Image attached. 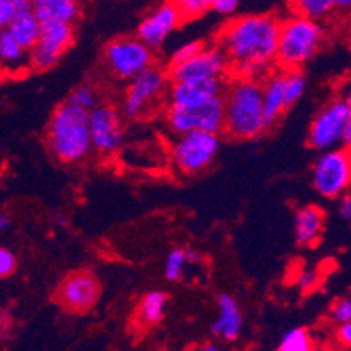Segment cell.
Listing matches in <instances>:
<instances>
[{
	"instance_id": "obj_1",
	"label": "cell",
	"mask_w": 351,
	"mask_h": 351,
	"mask_svg": "<svg viewBox=\"0 0 351 351\" xmlns=\"http://www.w3.org/2000/svg\"><path fill=\"white\" fill-rule=\"evenodd\" d=\"M282 21L274 14L239 16L222 27L217 44L231 62L232 75L264 81L274 70Z\"/></svg>"
},
{
	"instance_id": "obj_2",
	"label": "cell",
	"mask_w": 351,
	"mask_h": 351,
	"mask_svg": "<svg viewBox=\"0 0 351 351\" xmlns=\"http://www.w3.org/2000/svg\"><path fill=\"white\" fill-rule=\"evenodd\" d=\"M224 132L231 138L252 140L269 130L264 114L263 81L241 75L229 77L224 91Z\"/></svg>"
},
{
	"instance_id": "obj_3",
	"label": "cell",
	"mask_w": 351,
	"mask_h": 351,
	"mask_svg": "<svg viewBox=\"0 0 351 351\" xmlns=\"http://www.w3.org/2000/svg\"><path fill=\"white\" fill-rule=\"evenodd\" d=\"M46 140L49 152L60 162L73 165L84 161L89 152L93 151L89 110L70 100L63 101L51 116Z\"/></svg>"
},
{
	"instance_id": "obj_4",
	"label": "cell",
	"mask_w": 351,
	"mask_h": 351,
	"mask_svg": "<svg viewBox=\"0 0 351 351\" xmlns=\"http://www.w3.org/2000/svg\"><path fill=\"white\" fill-rule=\"evenodd\" d=\"M325 30L318 20L293 14L282 21L276 65L285 70H301L320 51Z\"/></svg>"
},
{
	"instance_id": "obj_5",
	"label": "cell",
	"mask_w": 351,
	"mask_h": 351,
	"mask_svg": "<svg viewBox=\"0 0 351 351\" xmlns=\"http://www.w3.org/2000/svg\"><path fill=\"white\" fill-rule=\"evenodd\" d=\"M166 123L177 135L189 132H224L226 107L224 95L194 101V104H170L166 110Z\"/></svg>"
},
{
	"instance_id": "obj_6",
	"label": "cell",
	"mask_w": 351,
	"mask_h": 351,
	"mask_svg": "<svg viewBox=\"0 0 351 351\" xmlns=\"http://www.w3.org/2000/svg\"><path fill=\"white\" fill-rule=\"evenodd\" d=\"M313 189L322 197L339 199L351 189V149L336 147L322 152L311 171Z\"/></svg>"
},
{
	"instance_id": "obj_7",
	"label": "cell",
	"mask_w": 351,
	"mask_h": 351,
	"mask_svg": "<svg viewBox=\"0 0 351 351\" xmlns=\"http://www.w3.org/2000/svg\"><path fill=\"white\" fill-rule=\"evenodd\" d=\"M220 149L219 133L189 132L178 135V140L171 147V162L180 173L197 175L205 171Z\"/></svg>"
},
{
	"instance_id": "obj_8",
	"label": "cell",
	"mask_w": 351,
	"mask_h": 351,
	"mask_svg": "<svg viewBox=\"0 0 351 351\" xmlns=\"http://www.w3.org/2000/svg\"><path fill=\"white\" fill-rule=\"evenodd\" d=\"M105 62L116 77L132 81L154 63V49L138 37H119L105 46Z\"/></svg>"
},
{
	"instance_id": "obj_9",
	"label": "cell",
	"mask_w": 351,
	"mask_h": 351,
	"mask_svg": "<svg viewBox=\"0 0 351 351\" xmlns=\"http://www.w3.org/2000/svg\"><path fill=\"white\" fill-rule=\"evenodd\" d=\"M348 126V104L343 97L328 101L315 116L308 132V145L315 151H330L343 145Z\"/></svg>"
},
{
	"instance_id": "obj_10",
	"label": "cell",
	"mask_w": 351,
	"mask_h": 351,
	"mask_svg": "<svg viewBox=\"0 0 351 351\" xmlns=\"http://www.w3.org/2000/svg\"><path fill=\"white\" fill-rule=\"evenodd\" d=\"M168 73L152 65L130 81L124 93L123 114L128 119H138L151 110L152 105L162 97Z\"/></svg>"
},
{
	"instance_id": "obj_11",
	"label": "cell",
	"mask_w": 351,
	"mask_h": 351,
	"mask_svg": "<svg viewBox=\"0 0 351 351\" xmlns=\"http://www.w3.org/2000/svg\"><path fill=\"white\" fill-rule=\"evenodd\" d=\"M229 73H231V62L219 44L206 46L189 62L168 66V77L171 82L197 81V79H228Z\"/></svg>"
},
{
	"instance_id": "obj_12",
	"label": "cell",
	"mask_w": 351,
	"mask_h": 351,
	"mask_svg": "<svg viewBox=\"0 0 351 351\" xmlns=\"http://www.w3.org/2000/svg\"><path fill=\"white\" fill-rule=\"evenodd\" d=\"M101 287L98 278L89 271H75L69 274L56 292V301L70 313H88L97 306Z\"/></svg>"
},
{
	"instance_id": "obj_13",
	"label": "cell",
	"mask_w": 351,
	"mask_h": 351,
	"mask_svg": "<svg viewBox=\"0 0 351 351\" xmlns=\"http://www.w3.org/2000/svg\"><path fill=\"white\" fill-rule=\"evenodd\" d=\"M89 130L93 149L98 154L110 156L123 145V124L119 112L112 105L100 104L89 112Z\"/></svg>"
},
{
	"instance_id": "obj_14",
	"label": "cell",
	"mask_w": 351,
	"mask_h": 351,
	"mask_svg": "<svg viewBox=\"0 0 351 351\" xmlns=\"http://www.w3.org/2000/svg\"><path fill=\"white\" fill-rule=\"evenodd\" d=\"M182 21L184 20H182L178 9L170 0H166L140 21L138 28H136V37L156 51L180 27Z\"/></svg>"
},
{
	"instance_id": "obj_15",
	"label": "cell",
	"mask_w": 351,
	"mask_h": 351,
	"mask_svg": "<svg viewBox=\"0 0 351 351\" xmlns=\"http://www.w3.org/2000/svg\"><path fill=\"white\" fill-rule=\"evenodd\" d=\"M228 79H197V81L173 82L170 89V104H194V101L224 95Z\"/></svg>"
},
{
	"instance_id": "obj_16",
	"label": "cell",
	"mask_w": 351,
	"mask_h": 351,
	"mask_svg": "<svg viewBox=\"0 0 351 351\" xmlns=\"http://www.w3.org/2000/svg\"><path fill=\"white\" fill-rule=\"evenodd\" d=\"M217 306H219V315L212 324V334L226 343H232L239 337L243 325L238 301L229 293H222L217 299Z\"/></svg>"
},
{
	"instance_id": "obj_17",
	"label": "cell",
	"mask_w": 351,
	"mask_h": 351,
	"mask_svg": "<svg viewBox=\"0 0 351 351\" xmlns=\"http://www.w3.org/2000/svg\"><path fill=\"white\" fill-rule=\"evenodd\" d=\"M285 81L287 70L280 69V66L278 69H274L263 81L264 114H266L267 128L273 126V124L287 112Z\"/></svg>"
},
{
	"instance_id": "obj_18",
	"label": "cell",
	"mask_w": 351,
	"mask_h": 351,
	"mask_svg": "<svg viewBox=\"0 0 351 351\" xmlns=\"http://www.w3.org/2000/svg\"><path fill=\"white\" fill-rule=\"evenodd\" d=\"M73 43V27L72 23L65 21H54L47 20L43 21V30H40L39 43L35 47L46 51L51 56L62 58V54L72 46Z\"/></svg>"
},
{
	"instance_id": "obj_19",
	"label": "cell",
	"mask_w": 351,
	"mask_h": 351,
	"mask_svg": "<svg viewBox=\"0 0 351 351\" xmlns=\"http://www.w3.org/2000/svg\"><path fill=\"white\" fill-rule=\"evenodd\" d=\"M325 224V215L322 208L315 205H306L295 213V239L301 247H309L322 236Z\"/></svg>"
},
{
	"instance_id": "obj_20",
	"label": "cell",
	"mask_w": 351,
	"mask_h": 351,
	"mask_svg": "<svg viewBox=\"0 0 351 351\" xmlns=\"http://www.w3.org/2000/svg\"><path fill=\"white\" fill-rule=\"evenodd\" d=\"M5 30L14 37L25 49L30 51L35 47V44L39 43L40 30H43V21L39 20V16L35 14V11L25 12L23 16L16 18Z\"/></svg>"
},
{
	"instance_id": "obj_21",
	"label": "cell",
	"mask_w": 351,
	"mask_h": 351,
	"mask_svg": "<svg viewBox=\"0 0 351 351\" xmlns=\"http://www.w3.org/2000/svg\"><path fill=\"white\" fill-rule=\"evenodd\" d=\"M34 11L40 21L54 20L73 23L81 14V5L79 0H46L43 4L35 5Z\"/></svg>"
},
{
	"instance_id": "obj_22",
	"label": "cell",
	"mask_w": 351,
	"mask_h": 351,
	"mask_svg": "<svg viewBox=\"0 0 351 351\" xmlns=\"http://www.w3.org/2000/svg\"><path fill=\"white\" fill-rule=\"evenodd\" d=\"M166 304H168V295L165 292L161 290L147 292L136 309V318H138L140 325H145V327L158 325L165 318Z\"/></svg>"
},
{
	"instance_id": "obj_23",
	"label": "cell",
	"mask_w": 351,
	"mask_h": 351,
	"mask_svg": "<svg viewBox=\"0 0 351 351\" xmlns=\"http://www.w3.org/2000/svg\"><path fill=\"white\" fill-rule=\"evenodd\" d=\"M0 58L2 65L8 66L11 72L23 69L25 65L30 66V51L25 49L5 28H2L0 34Z\"/></svg>"
},
{
	"instance_id": "obj_24",
	"label": "cell",
	"mask_w": 351,
	"mask_h": 351,
	"mask_svg": "<svg viewBox=\"0 0 351 351\" xmlns=\"http://www.w3.org/2000/svg\"><path fill=\"white\" fill-rule=\"evenodd\" d=\"M293 14L311 18V20H325L332 12L337 11L336 0H289Z\"/></svg>"
},
{
	"instance_id": "obj_25",
	"label": "cell",
	"mask_w": 351,
	"mask_h": 351,
	"mask_svg": "<svg viewBox=\"0 0 351 351\" xmlns=\"http://www.w3.org/2000/svg\"><path fill=\"white\" fill-rule=\"evenodd\" d=\"M306 91V77L301 70H287L285 81V105L287 110L292 108L302 98Z\"/></svg>"
},
{
	"instance_id": "obj_26",
	"label": "cell",
	"mask_w": 351,
	"mask_h": 351,
	"mask_svg": "<svg viewBox=\"0 0 351 351\" xmlns=\"http://www.w3.org/2000/svg\"><path fill=\"white\" fill-rule=\"evenodd\" d=\"M313 348V339L306 328L298 327L289 330L280 341V351H309Z\"/></svg>"
},
{
	"instance_id": "obj_27",
	"label": "cell",
	"mask_w": 351,
	"mask_h": 351,
	"mask_svg": "<svg viewBox=\"0 0 351 351\" xmlns=\"http://www.w3.org/2000/svg\"><path fill=\"white\" fill-rule=\"evenodd\" d=\"M30 11H34L30 0H0V25L2 28L9 27L16 18Z\"/></svg>"
},
{
	"instance_id": "obj_28",
	"label": "cell",
	"mask_w": 351,
	"mask_h": 351,
	"mask_svg": "<svg viewBox=\"0 0 351 351\" xmlns=\"http://www.w3.org/2000/svg\"><path fill=\"white\" fill-rule=\"evenodd\" d=\"M170 2L178 9L184 21L197 20L199 16L212 11L213 5V0H170Z\"/></svg>"
},
{
	"instance_id": "obj_29",
	"label": "cell",
	"mask_w": 351,
	"mask_h": 351,
	"mask_svg": "<svg viewBox=\"0 0 351 351\" xmlns=\"http://www.w3.org/2000/svg\"><path fill=\"white\" fill-rule=\"evenodd\" d=\"M187 264L186 248H173L170 254L166 255L165 261V278L168 282H178L184 274Z\"/></svg>"
},
{
	"instance_id": "obj_30",
	"label": "cell",
	"mask_w": 351,
	"mask_h": 351,
	"mask_svg": "<svg viewBox=\"0 0 351 351\" xmlns=\"http://www.w3.org/2000/svg\"><path fill=\"white\" fill-rule=\"evenodd\" d=\"M69 100L72 101V104L79 105V107L86 108V110H89V112H91L95 107L100 105V98H98L97 89H93L88 84L79 86V88L73 89L72 93H70Z\"/></svg>"
},
{
	"instance_id": "obj_31",
	"label": "cell",
	"mask_w": 351,
	"mask_h": 351,
	"mask_svg": "<svg viewBox=\"0 0 351 351\" xmlns=\"http://www.w3.org/2000/svg\"><path fill=\"white\" fill-rule=\"evenodd\" d=\"M206 44L203 40H189V43L182 44L180 47L173 51V54L170 56V63L168 66H175V65H180L184 62H189L191 58H194L197 53L205 49Z\"/></svg>"
},
{
	"instance_id": "obj_32",
	"label": "cell",
	"mask_w": 351,
	"mask_h": 351,
	"mask_svg": "<svg viewBox=\"0 0 351 351\" xmlns=\"http://www.w3.org/2000/svg\"><path fill=\"white\" fill-rule=\"evenodd\" d=\"M330 318L336 322L337 325L351 322V298L337 299V301L330 306Z\"/></svg>"
},
{
	"instance_id": "obj_33",
	"label": "cell",
	"mask_w": 351,
	"mask_h": 351,
	"mask_svg": "<svg viewBox=\"0 0 351 351\" xmlns=\"http://www.w3.org/2000/svg\"><path fill=\"white\" fill-rule=\"evenodd\" d=\"M318 271L313 269V267H302L298 273V278H295V285H298L299 290L302 292H308V290H313L318 285Z\"/></svg>"
},
{
	"instance_id": "obj_34",
	"label": "cell",
	"mask_w": 351,
	"mask_h": 351,
	"mask_svg": "<svg viewBox=\"0 0 351 351\" xmlns=\"http://www.w3.org/2000/svg\"><path fill=\"white\" fill-rule=\"evenodd\" d=\"M16 269V255L9 248H0V276L8 278Z\"/></svg>"
},
{
	"instance_id": "obj_35",
	"label": "cell",
	"mask_w": 351,
	"mask_h": 351,
	"mask_svg": "<svg viewBox=\"0 0 351 351\" xmlns=\"http://www.w3.org/2000/svg\"><path fill=\"white\" fill-rule=\"evenodd\" d=\"M239 0H213L212 11L219 12L222 16H231L238 11Z\"/></svg>"
},
{
	"instance_id": "obj_36",
	"label": "cell",
	"mask_w": 351,
	"mask_h": 351,
	"mask_svg": "<svg viewBox=\"0 0 351 351\" xmlns=\"http://www.w3.org/2000/svg\"><path fill=\"white\" fill-rule=\"evenodd\" d=\"M336 341H337V344H339V346L351 348V322H346V324L337 325Z\"/></svg>"
},
{
	"instance_id": "obj_37",
	"label": "cell",
	"mask_w": 351,
	"mask_h": 351,
	"mask_svg": "<svg viewBox=\"0 0 351 351\" xmlns=\"http://www.w3.org/2000/svg\"><path fill=\"white\" fill-rule=\"evenodd\" d=\"M337 212H339L341 219L346 220V222H350L351 224V189L339 197V203H337Z\"/></svg>"
},
{
	"instance_id": "obj_38",
	"label": "cell",
	"mask_w": 351,
	"mask_h": 351,
	"mask_svg": "<svg viewBox=\"0 0 351 351\" xmlns=\"http://www.w3.org/2000/svg\"><path fill=\"white\" fill-rule=\"evenodd\" d=\"M343 98L348 104V126H346V135H344V147H350L351 149V86L344 91Z\"/></svg>"
},
{
	"instance_id": "obj_39",
	"label": "cell",
	"mask_w": 351,
	"mask_h": 351,
	"mask_svg": "<svg viewBox=\"0 0 351 351\" xmlns=\"http://www.w3.org/2000/svg\"><path fill=\"white\" fill-rule=\"evenodd\" d=\"M186 255H187V263H193V264H197L201 261V255L199 252L194 250V248L187 247L186 248Z\"/></svg>"
},
{
	"instance_id": "obj_40",
	"label": "cell",
	"mask_w": 351,
	"mask_h": 351,
	"mask_svg": "<svg viewBox=\"0 0 351 351\" xmlns=\"http://www.w3.org/2000/svg\"><path fill=\"white\" fill-rule=\"evenodd\" d=\"M337 11L350 12L351 11V0H336Z\"/></svg>"
},
{
	"instance_id": "obj_41",
	"label": "cell",
	"mask_w": 351,
	"mask_h": 351,
	"mask_svg": "<svg viewBox=\"0 0 351 351\" xmlns=\"http://www.w3.org/2000/svg\"><path fill=\"white\" fill-rule=\"evenodd\" d=\"M53 219L56 220V224H58L60 228H63V226H66V219H65V217H63L60 212H54V213H53Z\"/></svg>"
},
{
	"instance_id": "obj_42",
	"label": "cell",
	"mask_w": 351,
	"mask_h": 351,
	"mask_svg": "<svg viewBox=\"0 0 351 351\" xmlns=\"http://www.w3.org/2000/svg\"><path fill=\"white\" fill-rule=\"evenodd\" d=\"M8 226H9V217L5 215V213H2V215H0V229L4 231V229H8Z\"/></svg>"
},
{
	"instance_id": "obj_43",
	"label": "cell",
	"mask_w": 351,
	"mask_h": 351,
	"mask_svg": "<svg viewBox=\"0 0 351 351\" xmlns=\"http://www.w3.org/2000/svg\"><path fill=\"white\" fill-rule=\"evenodd\" d=\"M205 351H217L219 350V346H215V344H205V348H203Z\"/></svg>"
},
{
	"instance_id": "obj_44",
	"label": "cell",
	"mask_w": 351,
	"mask_h": 351,
	"mask_svg": "<svg viewBox=\"0 0 351 351\" xmlns=\"http://www.w3.org/2000/svg\"><path fill=\"white\" fill-rule=\"evenodd\" d=\"M30 2L34 4V8H35L37 4H43V2H46V0H30Z\"/></svg>"
}]
</instances>
